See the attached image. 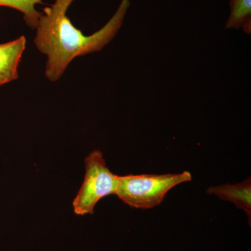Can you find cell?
Masks as SVG:
<instances>
[{"label": "cell", "mask_w": 251, "mask_h": 251, "mask_svg": "<svg viewBox=\"0 0 251 251\" xmlns=\"http://www.w3.org/2000/svg\"><path fill=\"white\" fill-rule=\"evenodd\" d=\"M192 180L188 171L176 174L119 176L115 195L130 207L148 209L159 205L170 190Z\"/></svg>", "instance_id": "obj_2"}, {"label": "cell", "mask_w": 251, "mask_h": 251, "mask_svg": "<svg viewBox=\"0 0 251 251\" xmlns=\"http://www.w3.org/2000/svg\"><path fill=\"white\" fill-rule=\"evenodd\" d=\"M44 0H0V6H6L19 11L23 15L26 25L36 29L41 13L36 9V4H43Z\"/></svg>", "instance_id": "obj_7"}, {"label": "cell", "mask_w": 251, "mask_h": 251, "mask_svg": "<svg viewBox=\"0 0 251 251\" xmlns=\"http://www.w3.org/2000/svg\"><path fill=\"white\" fill-rule=\"evenodd\" d=\"M75 0H54L44 8L39 18L34 44L47 56L46 76L51 82L59 80L70 63L77 57L101 50L117 35L130 6L129 0H122L111 19L101 29L86 36L77 29L67 15Z\"/></svg>", "instance_id": "obj_1"}, {"label": "cell", "mask_w": 251, "mask_h": 251, "mask_svg": "<svg viewBox=\"0 0 251 251\" xmlns=\"http://www.w3.org/2000/svg\"><path fill=\"white\" fill-rule=\"evenodd\" d=\"M230 14L226 23V29H239L251 34V0H229Z\"/></svg>", "instance_id": "obj_6"}, {"label": "cell", "mask_w": 251, "mask_h": 251, "mask_svg": "<svg viewBox=\"0 0 251 251\" xmlns=\"http://www.w3.org/2000/svg\"><path fill=\"white\" fill-rule=\"evenodd\" d=\"M209 194H214L223 201L234 203L238 209L247 213L251 226V180L247 178L240 184L220 185L208 188Z\"/></svg>", "instance_id": "obj_5"}, {"label": "cell", "mask_w": 251, "mask_h": 251, "mask_svg": "<svg viewBox=\"0 0 251 251\" xmlns=\"http://www.w3.org/2000/svg\"><path fill=\"white\" fill-rule=\"evenodd\" d=\"M25 48L24 36L0 44V85L17 80L18 66Z\"/></svg>", "instance_id": "obj_4"}, {"label": "cell", "mask_w": 251, "mask_h": 251, "mask_svg": "<svg viewBox=\"0 0 251 251\" xmlns=\"http://www.w3.org/2000/svg\"><path fill=\"white\" fill-rule=\"evenodd\" d=\"M85 163V178L73 202L74 213L79 216L94 214V207L100 200L115 195L118 184L119 176L110 171L101 151H92L86 157Z\"/></svg>", "instance_id": "obj_3"}]
</instances>
